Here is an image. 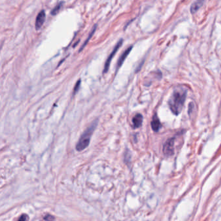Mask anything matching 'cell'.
Returning a JSON list of instances; mask_svg holds the SVG:
<instances>
[{
    "label": "cell",
    "mask_w": 221,
    "mask_h": 221,
    "mask_svg": "<svg viewBox=\"0 0 221 221\" xmlns=\"http://www.w3.org/2000/svg\"><path fill=\"white\" fill-rule=\"evenodd\" d=\"M62 6V2L59 3L57 5V6L51 10V14L53 15V16L56 15V14L58 13L59 10H60V9H61Z\"/></svg>",
    "instance_id": "cell-11"
},
{
    "label": "cell",
    "mask_w": 221,
    "mask_h": 221,
    "mask_svg": "<svg viewBox=\"0 0 221 221\" xmlns=\"http://www.w3.org/2000/svg\"><path fill=\"white\" fill-rule=\"evenodd\" d=\"M143 122V116L142 114H138L133 117L132 123L134 128H139L141 127Z\"/></svg>",
    "instance_id": "cell-8"
},
{
    "label": "cell",
    "mask_w": 221,
    "mask_h": 221,
    "mask_svg": "<svg viewBox=\"0 0 221 221\" xmlns=\"http://www.w3.org/2000/svg\"><path fill=\"white\" fill-rule=\"evenodd\" d=\"M175 138H172L167 141L164 146L163 151L165 155L170 156L174 154V145Z\"/></svg>",
    "instance_id": "cell-4"
},
{
    "label": "cell",
    "mask_w": 221,
    "mask_h": 221,
    "mask_svg": "<svg viewBox=\"0 0 221 221\" xmlns=\"http://www.w3.org/2000/svg\"><path fill=\"white\" fill-rule=\"evenodd\" d=\"M132 50V46H131V47H128L127 49L123 53V54L120 57L119 60H118V61H117V69L120 68L122 66V64H123L124 61H125L126 58L129 55V53H131Z\"/></svg>",
    "instance_id": "cell-6"
},
{
    "label": "cell",
    "mask_w": 221,
    "mask_h": 221,
    "mask_svg": "<svg viewBox=\"0 0 221 221\" xmlns=\"http://www.w3.org/2000/svg\"><path fill=\"white\" fill-rule=\"evenodd\" d=\"M44 220H54L55 219V218H54L53 216H51V215H46V216L44 218Z\"/></svg>",
    "instance_id": "cell-14"
},
{
    "label": "cell",
    "mask_w": 221,
    "mask_h": 221,
    "mask_svg": "<svg viewBox=\"0 0 221 221\" xmlns=\"http://www.w3.org/2000/svg\"><path fill=\"white\" fill-rule=\"evenodd\" d=\"M160 126H161V123L158 119V117L156 116V115H155L153 117V120L151 121V127H152L153 130L154 132H158L160 130Z\"/></svg>",
    "instance_id": "cell-9"
},
{
    "label": "cell",
    "mask_w": 221,
    "mask_h": 221,
    "mask_svg": "<svg viewBox=\"0 0 221 221\" xmlns=\"http://www.w3.org/2000/svg\"><path fill=\"white\" fill-rule=\"evenodd\" d=\"M98 120L94 121L82 134V136L80 138L76 146V149L78 151H82V150H84L88 146L91 136H92L95 129L96 128L97 126H98Z\"/></svg>",
    "instance_id": "cell-2"
},
{
    "label": "cell",
    "mask_w": 221,
    "mask_h": 221,
    "mask_svg": "<svg viewBox=\"0 0 221 221\" xmlns=\"http://www.w3.org/2000/svg\"><path fill=\"white\" fill-rule=\"evenodd\" d=\"M80 80H79L77 82L76 84H75V87H74V90H73V95H75L76 94L77 91H79V89L80 88Z\"/></svg>",
    "instance_id": "cell-12"
},
{
    "label": "cell",
    "mask_w": 221,
    "mask_h": 221,
    "mask_svg": "<svg viewBox=\"0 0 221 221\" xmlns=\"http://www.w3.org/2000/svg\"><path fill=\"white\" fill-rule=\"evenodd\" d=\"M96 29H97V25H95L94 26V28H93L92 30H91V32L90 33L89 36H88V39L86 40V41L84 42V44H83V46H81V47H80V50H79V52L81 51L84 49V47H85L86 45H87V44L88 43V42H89V41L90 40V39H91V37H92V36L94 35Z\"/></svg>",
    "instance_id": "cell-10"
},
{
    "label": "cell",
    "mask_w": 221,
    "mask_h": 221,
    "mask_svg": "<svg viewBox=\"0 0 221 221\" xmlns=\"http://www.w3.org/2000/svg\"><path fill=\"white\" fill-rule=\"evenodd\" d=\"M29 218H28V216L27 215H23L22 216H21V217L18 219V220L20 221H24V220H28Z\"/></svg>",
    "instance_id": "cell-13"
},
{
    "label": "cell",
    "mask_w": 221,
    "mask_h": 221,
    "mask_svg": "<svg viewBox=\"0 0 221 221\" xmlns=\"http://www.w3.org/2000/svg\"><path fill=\"white\" fill-rule=\"evenodd\" d=\"M122 44H123V40H120L119 42L117 43V44L114 47V50H113V51L110 53V55L109 56V57H108L107 60H106V61L105 62V66H104V69H103V73H106L108 72V71L109 70V68H110V63H111L112 58H114V57L116 55L117 51L121 47Z\"/></svg>",
    "instance_id": "cell-3"
},
{
    "label": "cell",
    "mask_w": 221,
    "mask_h": 221,
    "mask_svg": "<svg viewBox=\"0 0 221 221\" xmlns=\"http://www.w3.org/2000/svg\"><path fill=\"white\" fill-rule=\"evenodd\" d=\"M186 94L187 91L182 88L175 90L172 94L169 101V105L171 111L175 115L179 114L182 111L186 98Z\"/></svg>",
    "instance_id": "cell-1"
},
{
    "label": "cell",
    "mask_w": 221,
    "mask_h": 221,
    "mask_svg": "<svg viewBox=\"0 0 221 221\" xmlns=\"http://www.w3.org/2000/svg\"><path fill=\"white\" fill-rule=\"evenodd\" d=\"M206 0H197L195 2H194L191 7V13H195L198 11V10L200 9L203 4L204 3Z\"/></svg>",
    "instance_id": "cell-7"
},
{
    "label": "cell",
    "mask_w": 221,
    "mask_h": 221,
    "mask_svg": "<svg viewBox=\"0 0 221 221\" xmlns=\"http://www.w3.org/2000/svg\"><path fill=\"white\" fill-rule=\"evenodd\" d=\"M46 20V13L44 10L41 11L37 15L36 21H35V28L36 30H39L42 26L44 25Z\"/></svg>",
    "instance_id": "cell-5"
}]
</instances>
